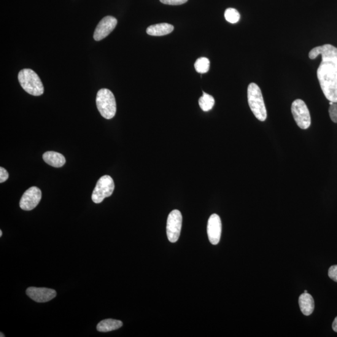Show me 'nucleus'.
<instances>
[{"instance_id":"nucleus-26","label":"nucleus","mask_w":337,"mask_h":337,"mask_svg":"<svg viewBox=\"0 0 337 337\" xmlns=\"http://www.w3.org/2000/svg\"><path fill=\"white\" fill-rule=\"evenodd\" d=\"M304 293H307V290H305V291H304Z\"/></svg>"},{"instance_id":"nucleus-9","label":"nucleus","mask_w":337,"mask_h":337,"mask_svg":"<svg viewBox=\"0 0 337 337\" xmlns=\"http://www.w3.org/2000/svg\"><path fill=\"white\" fill-rule=\"evenodd\" d=\"M117 24V19L111 16L102 18L94 31V39L97 42L103 40L114 30Z\"/></svg>"},{"instance_id":"nucleus-22","label":"nucleus","mask_w":337,"mask_h":337,"mask_svg":"<svg viewBox=\"0 0 337 337\" xmlns=\"http://www.w3.org/2000/svg\"><path fill=\"white\" fill-rule=\"evenodd\" d=\"M9 172L4 168H0V183L5 182L9 179Z\"/></svg>"},{"instance_id":"nucleus-1","label":"nucleus","mask_w":337,"mask_h":337,"mask_svg":"<svg viewBox=\"0 0 337 337\" xmlns=\"http://www.w3.org/2000/svg\"><path fill=\"white\" fill-rule=\"evenodd\" d=\"M322 56L317 69V78L325 98L337 102V48L330 44L317 47L310 51L309 57L314 59Z\"/></svg>"},{"instance_id":"nucleus-11","label":"nucleus","mask_w":337,"mask_h":337,"mask_svg":"<svg viewBox=\"0 0 337 337\" xmlns=\"http://www.w3.org/2000/svg\"><path fill=\"white\" fill-rule=\"evenodd\" d=\"M222 233V222L220 218L216 214H213L209 217L207 223V234L210 242L213 245H217L220 239Z\"/></svg>"},{"instance_id":"nucleus-8","label":"nucleus","mask_w":337,"mask_h":337,"mask_svg":"<svg viewBox=\"0 0 337 337\" xmlns=\"http://www.w3.org/2000/svg\"><path fill=\"white\" fill-rule=\"evenodd\" d=\"M42 197V191L39 188H29L21 197L20 202L21 209L24 211H31L39 205Z\"/></svg>"},{"instance_id":"nucleus-16","label":"nucleus","mask_w":337,"mask_h":337,"mask_svg":"<svg viewBox=\"0 0 337 337\" xmlns=\"http://www.w3.org/2000/svg\"><path fill=\"white\" fill-rule=\"evenodd\" d=\"M215 104L214 98L210 94L203 92L199 100V104L202 110L205 112L209 111L214 107Z\"/></svg>"},{"instance_id":"nucleus-19","label":"nucleus","mask_w":337,"mask_h":337,"mask_svg":"<svg viewBox=\"0 0 337 337\" xmlns=\"http://www.w3.org/2000/svg\"><path fill=\"white\" fill-rule=\"evenodd\" d=\"M328 112L331 120L333 123H337V102L330 101Z\"/></svg>"},{"instance_id":"nucleus-3","label":"nucleus","mask_w":337,"mask_h":337,"mask_svg":"<svg viewBox=\"0 0 337 337\" xmlns=\"http://www.w3.org/2000/svg\"><path fill=\"white\" fill-rule=\"evenodd\" d=\"M18 80L23 90L31 95L39 96L44 93L41 80L32 69L21 70L18 74Z\"/></svg>"},{"instance_id":"nucleus-13","label":"nucleus","mask_w":337,"mask_h":337,"mask_svg":"<svg viewBox=\"0 0 337 337\" xmlns=\"http://www.w3.org/2000/svg\"><path fill=\"white\" fill-rule=\"evenodd\" d=\"M299 306L303 314L306 316L311 315L314 311L315 303L314 298L308 293H304L298 298Z\"/></svg>"},{"instance_id":"nucleus-15","label":"nucleus","mask_w":337,"mask_h":337,"mask_svg":"<svg viewBox=\"0 0 337 337\" xmlns=\"http://www.w3.org/2000/svg\"><path fill=\"white\" fill-rule=\"evenodd\" d=\"M123 323L121 321L115 319H106L101 321L97 325V330L101 332H108L118 330L122 327Z\"/></svg>"},{"instance_id":"nucleus-17","label":"nucleus","mask_w":337,"mask_h":337,"mask_svg":"<svg viewBox=\"0 0 337 337\" xmlns=\"http://www.w3.org/2000/svg\"><path fill=\"white\" fill-rule=\"evenodd\" d=\"M196 71L199 73H206L209 71L210 67V61L207 58L202 57L197 59L194 64Z\"/></svg>"},{"instance_id":"nucleus-12","label":"nucleus","mask_w":337,"mask_h":337,"mask_svg":"<svg viewBox=\"0 0 337 337\" xmlns=\"http://www.w3.org/2000/svg\"><path fill=\"white\" fill-rule=\"evenodd\" d=\"M43 160L46 163L54 167V168H61L66 163V159L63 155L55 152H48L43 155Z\"/></svg>"},{"instance_id":"nucleus-14","label":"nucleus","mask_w":337,"mask_h":337,"mask_svg":"<svg viewBox=\"0 0 337 337\" xmlns=\"http://www.w3.org/2000/svg\"><path fill=\"white\" fill-rule=\"evenodd\" d=\"M174 29V26L163 23L148 27L146 32L151 36H161L171 33Z\"/></svg>"},{"instance_id":"nucleus-4","label":"nucleus","mask_w":337,"mask_h":337,"mask_svg":"<svg viewBox=\"0 0 337 337\" xmlns=\"http://www.w3.org/2000/svg\"><path fill=\"white\" fill-rule=\"evenodd\" d=\"M96 106L102 117L110 120L117 113V102L114 94L107 89H101L97 93Z\"/></svg>"},{"instance_id":"nucleus-21","label":"nucleus","mask_w":337,"mask_h":337,"mask_svg":"<svg viewBox=\"0 0 337 337\" xmlns=\"http://www.w3.org/2000/svg\"><path fill=\"white\" fill-rule=\"evenodd\" d=\"M328 276L333 281L337 282V265L330 267L328 270Z\"/></svg>"},{"instance_id":"nucleus-20","label":"nucleus","mask_w":337,"mask_h":337,"mask_svg":"<svg viewBox=\"0 0 337 337\" xmlns=\"http://www.w3.org/2000/svg\"><path fill=\"white\" fill-rule=\"evenodd\" d=\"M188 0H160L162 4L169 5H180L185 4Z\"/></svg>"},{"instance_id":"nucleus-24","label":"nucleus","mask_w":337,"mask_h":337,"mask_svg":"<svg viewBox=\"0 0 337 337\" xmlns=\"http://www.w3.org/2000/svg\"><path fill=\"white\" fill-rule=\"evenodd\" d=\"M2 234H3L2 231L1 230V231H0V237L2 236Z\"/></svg>"},{"instance_id":"nucleus-7","label":"nucleus","mask_w":337,"mask_h":337,"mask_svg":"<svg viewBox=\"0 0 337 337\" xmlns=\"http://www.w3.org/2000/svg\"><path fill=\"white\" fill-rule=\"evenodd\" d=\"M182 216L178 210H174L170 213L167 220V236L170 242L174 243L179 238L181 231Z\"/></svg>"},{"instance_id":"nucleus-25","label":"nucleus","mask_w":337,"mask_h":337,"mask_svg":"<svg viewBox=\"0 0 337 337\" xmlns=\"http://www.w3.org/2000/svg\"><path fill=\"white\" fill-rule=\"evenodd\" d=\"M0 336H1V337H2V336H3V337H4L5 335H4V334H3L2 333H1V335H0Z\"/></svg>"},{"instance_id":"nucleus-5","label":"nucleus","mask_w":337,"mask_h":337,"mask_svg":"<svg viewBox=\"0 0 337 337\" xmlns=\"http://www.w3.org/2000/svg\"><path fill=\"white\" fill-rule=\"evenodd\" d=\"M114 190V180L108 175H105L97 182L91 198L94 203H101L105 198L111 196Z\"/></svg>"},{"instance_id":"nucleus-6","label":"nucleus","mask_w":337,"mask_h":337,"mask_svg":"<svg viewBox=\"0 0 337 337\" xmlns=\"http://www.w3.org/2000/svg\"><path fill=\"white\" fill-rule=\"evenodd\" d=\"M293 118L299 128L307 129L311 126V118L306 102L302 99H296L291 106Z\"/></svg>"},{"instance_id":"nucleus-18","label":"nucleus","mask_w":337,"mask_h":337,"mask_svg":"<svg viewBox=\"0 0 337 337\" xmlns=\"http://www.w3.org/2000/svg\"><path fill=\"white\" fill-rule=\"evenodd\" d=\"M224 17L226 20L228 22L233 24L238 22L240 18H241V15H240L238 11L234 9H232V8L226 10Z\"/></svg>"},{"instance_id":"nucleus-10","label":"nucleus","mask_w":337,"mask_h":337,"mask_svg":"<svg viewBox=\"0 0 337 337\" xmlns=\"http://www.w3.org/2000/svg\"><path fill=\"white\" fill-rule=\"evenodd\" d=\"M26 294L36 303H47L56 297L55 290L48 288L29 287L27 288Z\"/></svg>"},{"instance_id":"nucleus-23","label":"nucleus","mask_w":337,"mask_h":337,"mask_svg":"<svg viewBox=\"0 0 337 337\" xmlns=\"http://www.w3.org/2000/svg\"><path fill=\"white\" fill-rule=\"evenodd\" d=\"M333 330L337 332V317L334 320L333 324H332Z\"/></svg>"},{"instance_id":"nucleus-2","label":"nucleus","mask_w":337,"mask_h":337,"mask_svg":"<svg viewBox=\"0 0 337 337\" xmlns=\"http://www.w3.org/2000/svg\"><path fill=\"white\" fill-rule=\"evenodd\" d=\"M247 99L250 109L256 118L260 121H265L268 113L264 103L260 88L254 83H250L247 88Z\"/></svg>"}]
</instances>
